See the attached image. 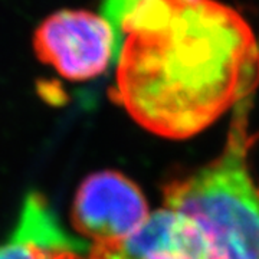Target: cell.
Segmentation results:
<instances>
[{"mask_svg": "<svg viewBox=\"0 0 259 259\" xmlns=\"http://www.w3.org/2000/svg\"><path fill=\"white\" fill-rule=\"evenodd\" d=\"M120 36L114 98L168 139L207 128L259 85L258 39L219 0H137Z\"/></svg>", "mask_w": 259, "mask_h": 259, "instance_id": "cell-1", "label": "cell"}, {"mask_svg": "<svg viewBox=\"0 0 259 259\" xmlns=\"http://www.w3.org/2000/svg\"><path fill=\"white\" fill-rule=\"evenodd\" d=\"M250 101L235 107L222 154L164 190L167 209L199 229L206 259H259V183L248 164Z\"/></svg>", "mask_w": 259, "mask_h": 259, "instance_id": "cell-2", "label": "cell"}, {"mask_svg": "<svg viewBox=\"0 0 259 259\" xmlns=\"http://www.w3.org/2000/svg\"><path fill=\"white\" fill-rule=\"evenodd\" d=\"M33 49L44 64L71 81L100 76L120 52L115 30L107 19L71 9L59 10L39 25Z\"/></svg>", "mask_w": 259, "mask_h": 259, "instance_id": "cell-3", "label": "cell"}, {"mask_svg": "<svg viewBox=\"0 0 259 259\" xmlns=\"http://www.w3.org/2000/svg\"><path fill=\"white\" fill-rule=\"evenodd\" d=\"M148 216L141 190L128 177L112 170L87 177L76 192L72 209L75 229L94 243L122 241Z\"/></svg>", "mask_w": 259, "mask_h": 259, "instance_id": "cell-4", "label": "cell"}, {"mask_svg": "<svg viewBox=\"0 0 259 259\" xmlns=\"http://www.w3.org/2000/svg\"><path fill=\"white\" fill-rule=\"evenodd\" d=\"M206 243L190 219L163 209L125 239L94 243L90 259H206Z\"/></svg>", "mask_w": 259, "mask_h": 259, "instance_id": "cell-5", "label": "cell"}, {"mask_svg": "<svg viewBox=\"0 0 259 259\" xmlns=\"http://www.w3.org/2000/svg\"><path fill=\"white\" fill-rule=\"evenodd\" d=\"M59 252H48L12 235L10 241L0 245V259H52Z\"/></svg>", "mask_w": 259, "mask_h": 259, "instance_id": "cell-6", "label": "cell"}, {"mask_svg": "<svg viewBox=\"0 0 259 259\" xmlns=\"http://www.w3.org/2000/svg\"><path fill=\"white\" fill-rule=\"evenodd\" d=\"M52 259H85V258H81V256L78 255V252L65 250V252H59V253H56L55 256H54Z\"/></svg>", "mask_w": 259, "mask_h": 259, "instance_id": "cell-7", "label": "cell"}]
</instances>
